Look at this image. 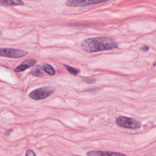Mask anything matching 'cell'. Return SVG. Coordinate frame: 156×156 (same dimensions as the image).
Wrapping results in <instances>:
<instances>
[{"mask_svg": "<svg viewBox=\"0 0 156 156\" xmlns=\"http://www.w3.org/2000/svg\"><path fill=\"white\" fill-rule=\"evenodd\" d=\"M81 46L88 52H95L115 49L118 47L115 41L110 37H99L87 38L82 41Z\"/></svg>", "mask_w": 156, "mask_h": 156, "instance_id": "1", "label": "cell"}, {"mask_svg": "<svg viewBox=\"0 0 156 156\" xmlns=\"http://www.w3.org/2000/svg\"><path fill=\"white\" fill-rule=\"evenodd\" d=\"M54 92V88L51 86H45L33 90L29 94V97L35 101L42 100L50 96Z\"/></svg>", "mask_w": 156, "mask_h": 156, "instance_id": "2", "label": "cell"}, {"mask_svg": "<svg viewBox=\"0 0 156 156\" xmlns=\"http://www.w3.org/2000/svg\"><path fill=\"white\" fill-rule=\"evenodd\" d=\"M116 124L121 127L136 130L141 127V123L135 118L121 116L115 119Z\"/></svg>", "mask_w": 156, "mask_h": 156, "instance_id": "3", "label": "cell"}, {"mask_svg": "<svg viewBox=\"0 0 156 156\" xmlns=\"http://www.w3.org/2000/svg\"><path fill=\"white\" fill-rule=\"evenodd\" d=\"M28 54L27 51L13 49V48H1L0 49V55L1 57H5L9 58H18L23 57Z\"/></svg>", "mask_w": 156, "mask_h": 156, "instance_id": "4", "label": "cell"}, {"mask_svg": "<svg viewBox=\"0 0 156 156\" xmlns=\"http://www.w3.org/2000/svg\"><path fill=\"white\" fill-rule=\"evenodd\" d=\"M107 1L108 0H67L65 4L68 7H78L99 4Z\"/></svg>", "mask_w": 156, "mask_h": 156, "instance_id": "5", "label": "cell"}, {"mask_svg": "<svg viewBox=\"0 0 156 156\" xmlns=\"http://www.w3.org/2000/svg\"><path fill=\"white\" fill-rule=\"evenodd\" d=\"M88 156H127L124 154L104 151H90L87 153Z\"/></svg>", "mask_w": 156, "mask_h": 156, "instance_id": "6", "label": "cell"}, {"mask_svg": "<svg viewBox=\"0 0 156 156\" xmlns=\"http://www.w3.org/2000/svg\"><path fill=\"white\" fill-rule=\"evenodd\" d=\"M36 63V60L34 58H30L24 60L21 65L18 66L16 68L14 69L15 73H20L25 71L26 69L33 66Z\"/></svg>", "mask_w": 156, "mask_h": 156, "instance_id": "7", "label": "cell"}, {"mask_svg": "<svg viewBox=\"0 0 156 156\" xmlns=\"http://www.w3.org/2000/svg\"><path fill=\"white\" fill-rule=\"evenodd\" d=\"M1 5L4 6L23 5L24 2L21 0H0Z\"/></svg>", "mask_w": 156, "mask_h": 156, "instance_id": "8", "label": "cell"}, {"mask_svg": "<svg viewBox=\"0 0 156 156\" xmlns=\"http://www.w3.org/2000/svg\"><path fill=\"white\" fill-rule=\"evenodd\" d=\"M41 67H42V69L48 74L52 76L55 74V69L51 65L44 63L43 65V66Z\"/></svg>", "mask_w": 156, "mask_h": 156, "instance_id": "9", "label": "cell"}, {"mask_svg": "<svg viewBox=\"0 0 156 156\" xmlns=\"http://www.w3.org/2000/svg\"><path fill=\"white\" fill-rule=\"evenodd\" d=\"M42 69V67H41L39 65H37V66L34 67L32 71H31V74H33L35 76H38V77H41L43 76V73L41 71Z\"/></svg>", "mask_w": 156, "mask_h": 156, "instance_id": "10", "label": "cell"}, {"mask_svg": "<svg viewBox=\"0 0 156 156\" xmlns=\"http://www.w3.org/2000/svg\"><path fill=\"white\" fill-rule=\"evenodd\" d=\"M64 66H65V68H66V69L68 70V71L69 73H70L71 74L77 75V74L79 73V70L78 69H77V68L71 67V66H68V65H64Z\"/></svg>", "mask_w": 156, "mask_h": 156, "instance_id": "11", "label": "cell"}, {"mask_svg": "<svg viewBox=\"0 0 156 156\" xmlns=\"http://www.w3.org/2000/svg\"><path fill=\"white\" fill-rule=\"evenodd\" d=\"M25 156H36V154L32 149H27L26 152Z\"/></svg>", "mask_w": 156, "mask_h": 156, "instance_id": "12", "label": "cell"}, {"mask_svg": "<svg viewBox=\"0 0 156 156\" xmlns=\"http://www.w3.org/2000/svg\"><path fill=\"white\" fill-rule=\"evenodd\" d=\"M12 132H13V129H9V130H7V131L5 132V135H9Z\"/></svg>", "mask_w": 156, "mask_h": 156, "instance_id": "13", "label": "cell"}, {"mask_svg": "<svg viewBox=\"0 0 156 156\" xmlns=\"http://www.w3.org/2000/svg\"><path fill=\"white\" fill-rule=\"evenodd\" d=\"M148 49H149V47H147V46H143V47L141 48V50H143V51H147Z\"/></svg>", "mask_w": 156, "mask_h": 156, "instance_id": "14", "label": "cell"}]
</instances>
